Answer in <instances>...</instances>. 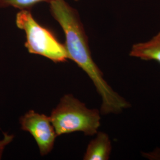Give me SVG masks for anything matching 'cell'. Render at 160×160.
Wrapping results in <instances>:
<instances>
[{
  "label": "cell",
  "mask_w": 160,
  "mask_h": 160,
  "mask_svg": "<svg viewBox=\"0 0 160 160\" xmlns=\"http://www.w3.org/2000/svg\"><path fill=\"white\" fill-rule=\"evenodd\" d=\"M49 5L52 17L63 30L65 36L64 45L69 59L86 72L102 98L101 114H120L130 108L131 103L109 85L94 61L78 12L65 0H54Z\"/></svg>",
  "instance_id": "obj_1"
},
{
  "label": "cell",
  "mask_w": 160,
  "mask_h": 160,
  "mask_svg": "<svg viewBox=\"0 0 160 160\" xmlns=\"http://www.w3.org/2000/svg\"><path fill=\"white\" fill-rule=\"evenodd\" d=\"M100 110L89 109L72 95L67 94L61 98L49 117L57 136L75 132L92 136L100 126Z\"/></svg>",
  "instance_id": "obj_2"
},
{
  "label": "cell",
  "mask_w": 160,
  "mask_h": 160,
  "mask_svg": "<svg viewBox=\"0 0 160 160\" xmlns=\"http://www.w3.org/2000/svg\"><path fill=\"white\" fill-rule=\"evenodd\" d=\"M16 24L26 34L24 46L30 53L44 57L55 63L63 62L69 59L65 45L50 30L38 23L30 10L18 12Z\"/></svg>",
  "instance_id": "obj_3"
},
{
  "label": "cell",
  "mask_w": 160,
  "mask_h": 160,
  "mask_svg": "<svg viewBox=\"0 0 160 160\" xmlns=\"http://www.w3.org/2000/svg\"><path fill=\"white\" fill-rule=\"evenodd\" d=\"M20 123L21 129L33 137L41 155L51 152L58 136L49 116L30 110L20 118Z\"/></svg>",
  "instance_id": "obj_4"
},
{
  "label": "cell",
  "mask_w": 160,
  "mask_h": 160,
  "mask_svg": "<svg viewBox=\"0 0 160 160\" xmlns=\"http://www.w3.org/2000/svg\"><path fill=\"white\" fill-rule=\"evenodd\" d=\"M129 55L143 61H153L160 64V31L149 40L132 45Z\"/></svg>",
  "instance_id": "obj_5"
},
{
  "label": "cell",
  "mask_w": 160,
  "mask_h": 160,
  "mask_svg": "<svg viewBox=\"0 0 160 160\" xmlns=\"http://www.w3.org/2000/svg\"><path fill=\"white\" fill-rule=\"evenodd\" d=\"M96 135V138L88 143L83 160H109L112 150L109 135L103 132L98 131Z\"/></svg>",
  "instance_id": "obj_6"
},
{
  "label": "cell",
  "mask_w": 160,
  "mask_h": 160,
  "mask_svg": "<svg viewBox=\"0 0 160 160\" xmlns=\"http://www.w3.org/2000/svg\"><path fill=\"white\" fill-rule=\"evenodd\" d=\"M54 0H0V8L14 7L20 10H29L40 2L50 4Z\"/></svg>",
  "instance_id": "obj_7"
},
{
  "label": "cell",
  "mask_w": 160,
  "mask_h": 160,
  "mask_svg": "<svg viewBox=\"0 0 160 160\" xmlns=\"http://www.w3.org/2000/svg\"><path fill=\"white\" fill-rule=\"evenodd\" d=\"M14 139V135H10L7 133L4 134L3 138L0 140V160L2 158V155L4 152V150L7 145L12 142Z\"/></svg>",
  "instance_id": "obj_8"
},
{
  "label": "cell",
  "mask_w": 160,
  "mask_h": 160,
  "mask_svg": "<svg viewBox=\"0 0 160 160\" xmlns=\"http://www.w3.org/2000/svg\"><path fill=\"white\" fill-rule=\"evenodd\" d=\"M143 156L151 160H160V149H155L154 151L150 153H144Z\"/></svg>",
  "instance_id": "obj_9"
},
{
  "label": "cell",
  "mask_w": 160,
  "mask_h": 160,
  "mask_svg": "<svg viewBox=\"0 0 160 160\" xmlns=\"http://www.w3.org/2000/svg\"><path fill=\"white\" fill-rule=\"evenodd\" d=\"M74 1H79L80 0H74Z\"/></svg>",
  "instance_id": "obj_10"
},
{
  "label": "cell",
  "mask_w": 160,
  "mask_h": 160,
  "mask_svg": "<svg viewBox=\"0 0 160 160\" xmlns=\"http://www.w3.org/2000/svg\"></svg>",
  "instance_id": "obj_11"
}]
</instances>
